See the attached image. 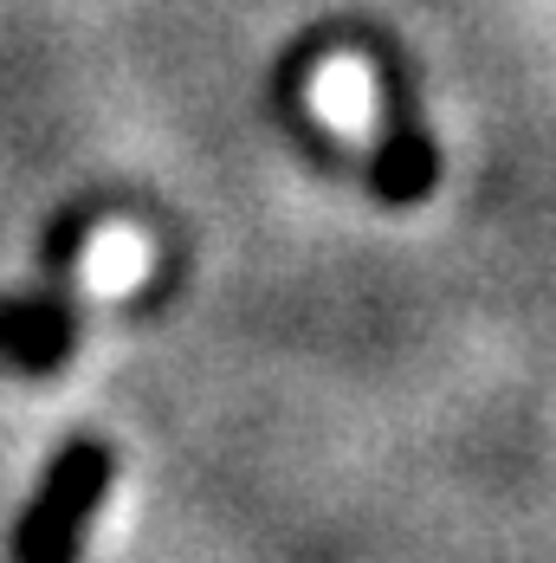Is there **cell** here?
I'll return each instance as SVG.
<instances>
[{
  "label": "cell",
  "mask_w": 556,
  "mask_h": 563,
  "mask_svg": "<svg viewBox=\"0 0 556 563\" xmlns=\"http://www.w3.org/2000/svg\"><path fill=\"white\" fill-rule=\"evenodd\" d=\"M116 479V453L98 434H78L53 453V466L40 473L26 511L13 518V538H7V563H78L85 551V531L104 506Z\"/></svg>",
  "instance_id": "6da1fadb"
},
{
  "label": "cell",
  "mask_w": 556,
  "mask_h": 563,
  "mask_svg": "<svg viewBox=\"0 0 556 563\" xmlns=\"http://www.w3.org/2000/svg\"><path fill=\"white\" fill-rule=\"evenodd\" d=\"M78 338V298H71V246H58V266L40 285L13 291L0 305V363L20 376H46L71 356Z\"/></svg>",
  "instance_id": "7a4b0ae2"
},
{
  "label": "cell",
  "mask_w": 556,
  "mask_h": 563,
  "mask_svg": "<svg viewBox=\"0 0 556 563\" xmlns=\"http://www.w3.org/2000/svg\"><path fill=\"white\" fill-rule=\"evenodd\" d=\"M369 181H376V201L389 208H414L434 195L441 181V150L427 136V117L408 98V85H382V130H376V163H369Z\"/></svg>",
  "instance_id": "3957f363"
}]
</instances>
